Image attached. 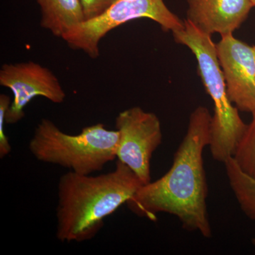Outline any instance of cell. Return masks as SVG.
I'll return each mask as SVG.
<instances>
[{
    "label": "cell",
    "mask_w": 255,
    "mask_h": 255,
    "mask_svg": "<svg viewBox=\"0 0 255 255\" xmlns=\"http://www.w3.org/2000/svg\"><path fill=\"white\" fill-rule=\"evenodd\" d=\"M212 115L199 106L191 112L186 135L174 153L170 169L155 182L142 185L128 201L137 216L155 220L166 213L179 220L184 230L212 236L206 199L208 184L204 148L209 146Z\"/></svg>",
    "instance_id": "obj_1"
},
{
    "label": "cell",
    "mask_w": 255,
    "mask_h": 255,
    "mask_svg": "<svg viewBox=\"0 0 255 255\" xmlns=\"http://www.w3.org/2000/svg\"><path fill=\"white\" fill-rule=\"evenodd\" d=\"M143 185L128 166L117 160L112 172L92 176L69 171L60 178L56 237L82 243L95 237L104 222Z\"/></svg>",
    "instance_id": "obj_2"
},
{
    "label": "cell",
    "mask_w": 255,
    "mask_h": 255,
    "mask_svg": "<svg viewBox=\"0 0 255 255\" xmlns=\"http://www.w3.org/2000/svg\"><path fill=\"white\" fill-rule=\"evenodd\" d=\"M172 34L176 43L187 46L195 55L198 73L214 103L210 150L215 160L224 164L234 155L248 124L243 122L239 110L230 100L218 60L216 43L211 35L200 31L187 19L184 26Z\"/></svg>",
    "instance_id": "obj_3"
},
{
    "label": "cell",
    "mask_w": 255,
    "mask_h": 255,
    "mask_svg": "<svg viewBox=\"0 0 255 255\" xmlns=\"http://www.w3.org/2000/svg\"><path fill=\"white\" fill-rule=\"evenodd\" d=\"M119 140L118 130H108L102 124L85 127L78 135H69L49 119H43L28 148L40 162L89 175L117 158Z\"/></svg>",
    "instance_id": "obj_4"
},
{
    "label": "cell",
    "mask_w": 255,
    "mask_h": 255,
    "mask_svg": "<svg viewBox=\"0 0 255 255\" xmlns=\"http://www.w3.org/2000/svg\"><path fill=\"white\" fill-rule=\"evenodd\" d=\"M149 18L164 32H174L184 26V21L168 9L163 0H117L100 16L79 24L63 39L70 48L82 50L92 59L100 54V43L111 31L128 21Z\"/></svg>",
    "instance_id": "obj_5"
},
{
    "label": "cell",
    "mask_w": 255,
    "mask_h": 255,
    "mask_svg": "<svg viewBox=\"0 0 255 255\" xmlns=\"http://www.w3.org/2000/svg\"><path fill=\"white\" fill-rule=\"evenodd\" d=\"M115 124L119 132L117 160L133 171L143 185L148 184L151 182V159L162 141L158 117L134 107L119 113Z\"/></svg>",
    "instance_id": "obj_6"
},
{
    "label": "cell",
    "mask_w": 255,
    "mask_h": 255,
    "mask_svg": "<svg viewBox=\"0 0 255 255\" xmlns=\"http://www.w3.org/2000/svg\"><path fill=\"white\" fill-rule=\"evenodd\" d=\"M0 85L14 95L6 114V123H18L25 117L24 109L33 99L43 97L55 104L66 97L58 78L49 69L33 61L6 63L0 69Z\"/></svg>",
    "instance_id": "obj_7"
},
{
    "label": "cell",
    "mask_w": 255,
    "mask_h": 255,
    "mask_svg": "<svg viewBox=\"0 0 255 255\" xmlns=\"http://www.w3.org/2000/svg\"><path fill=\"white\" fill-rule=\"evenodd\" d=\"M220 66L228 96L240 111L255 112V61L253 47L235 38L221 36L216 43Z\"/></svg>",
    "instance_id": "obj_8"
},
{
    "label": "cell",
    "mask_w": 255,
    "mask_h": 255,
    "mask_svg": "<svg viewBox=\"0 0 255 255\" xmlns=\"http://www.w3.org/2000/svg\"><path fill=\"white\" fill-rule=\"evenodd\" d=\"M187 20L206 34H233L254 7L251 0H187Z\"/></svg>",
    "instance_id": "obj_9"
},
{
    "label": "cell",
    "mask_w": 255,
    "mask_h": 255,
    "mask_svg": "<svg viewBox=\"0 0 255 255\" xmlns=\"http://www.w3.org/2000/svg\"><path fill=\"white\" fill-rule=\"evenodd\" d=\"M41 9V26L63 38L85 21L80 0H36Z\"/></svg>",
    "instance_id": "obj_10"
},
{
    "label": "cell",
    "mask_w": 255,
    "mask_h": 255,
    "mask_svg": "<svg viewBox=\"0 0 255 255\" xmlns=\"http://www.w3.org/2000/svg\"><path fill=\"white\" fill-rule=\"evenodd\" d=\"M230 187L247 217L255 221V179L244 173L233 157L224 162Z\"/></svg>",
    "instance_id": "obj_11"
},
{
    "label": "cell",
    "mask_w": 255,
    "mask_h": 255,
    "mask_svg": "<svg viewBox=\"0 0 255 255\" xmlns=\"http://www.w3.org/2000/svg\"><path fill=\"white\" fill-rule=\"evenodd\" d=\"M233 158L244 173L255 179V112Z\"/></svg>",
    "instance_id": "obj_12"
},
{
    "label": "cell",
    "mask_w": 255,
    "mask_h": 255,
    "mask_svg": "<svg viewBox=\"0 0 255 255\" xmlns=\"http://www.w3.org/2000/svg\"><path fill=\"white\" fill-rule=\"evenodd\" d=\"M11 100L7 95L1 94L0 95V158H4L9 155L11 151L9 138L5 135V117L11 105Z\"/></svg>",
    "instance_id": "obj_13"
},
{
    "label": "cell",
    "mask_w": 255,
    "mask_h": 255,
    "mask_svg": "<svg viewBox=\"0 0 255 255\" xmlns=\"http://www.w3.org/2000/svg\"><path fill=\"white\" fill-rule=\"evenodd\" d=\"M85 20L97 17L105 13L117 0H80Z\"/></svg>",
    "instance_id": "obj_14"
},
{
    "label": "cell",
    "mask_w": 255,
    "mask_h": 255,
    "mask_svg": "<svg viewBox=\"0 0 255 255\" xmlns=\"http://www.w3.org/2000/svg\"><path fill=\"white\" fill-rule=\"evenodd\" d=\"M251 243L255 248V238H253V239L251 240Z\"/></svg>",
    "instance_id": "obj_15"
},
{
    "label": "cell",
    "mask_w": 255,
    "mask_h": 255,
    "mask_svg": "<svg viewBox=\"0 0 255 255\" xmlns=\"http://www.w3.org/2000/svg\"><path fill=\"white\" fill-rule=\"evenodd\" d=\"M252 4H253V6H254V7L255 6V0H251Z\"/></svg>",
    "instance_id": "obj_16"
},
{
    "label": "cell",
    "mask_w": 255,
    "mask_h": 255,
    "mask_svg": "<svg viewBox=\"0 0 255 255\" xmlns=\"http://www.w3.org/2000/svg\"><path fill=\"white\" fill-rule=\"evenodd\" d=\"M253 50H254V54H255V46H253Z\"/></svg>",
    "instance_id": "obj_17"
}]
</instances>
